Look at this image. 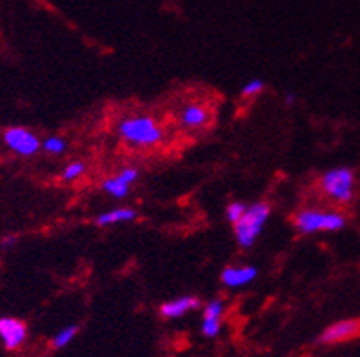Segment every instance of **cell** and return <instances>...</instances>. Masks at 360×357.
Wrapping results in <instances>:
<instances>
[{"label": "cell", "instance_id": "6da1fadb", "mask_svg": "<svg viewBox=\"0 0 360 357\" xmlns=\"http://www.w3.org/2000/svg\"><path fill=\"white\" fill-rule=\"evenodd\" d=\"M117 135L130 148H154L163 142L165 130L150 115H132L119 122Z\"/></svg>", "mask_w": 360, "mask_h": 357}, {"label": "cell", "instance_id": "7a4b0ae2", "mask_svg": "<svg viewBox=\"0 0 360 357\" xmlns=\"http://www.w3.org/2000/svg\"><path fill=\"white\" fill-rule=\"evenodd\" d=\"M269 215L271 206L267 203H264V201L247 204L245 213L233 224L236 243L242 248H251L252 244L258 241V237L262 236V231H264L265 222H267Z\"/></svg>", "mask_w": 360, "mask_h": 357}, {"label": "cell", "instance_id": "3957f363", "mask_svg": "<svg viewBox=\"0 0 360 357\" xmlns=\"http://www.w3.org/2000/svg\"><path fill=\"white\" fill-rule=\"evenodd\" d=\"M295 227L302 236H313V234H324V231L333 234L346 227V217L333 210L306 208L297 213Z\"/></svg>", "mask_w": 360, "mask_h": 357}, {"label": "cell", "instance_id": "277c9868", "mask_svg": "<svg viewBox=\"0 0 360 357\" xmlns=\"http://www.w3.org/2000/svg\"><path fill=\"white\" fill-rule=\"evenodd\" d=\"M320 191L337 204H349L355 197L356 179L349 168H331L322 173L319 181Z\"/></svg>", "mask_w": 360, "mask_h": 357}, {"label": "cell", "instance_id": "5b68a950", "mask_svg": "<svg viewBox=\"0 0 360 357\" xmlns=\"http://www.w3.org/2000/svg\"><path fill=\"white\" fill-rule=\"evenodd\" d=\"M2 139H4V144L8 146L13 154L20 155V157H33V155L41 151V139H39L32 130H27V128H8V130L4 131Z\"/></svg>", "mask_w": 360, "mask_h": 357}, {"label": "cell", "instance_id": "8992f818", "mask_svg": "<svg viewBox=\"0 0 360 357\" xmlns=\"http://www.w3.org/2000/svg\"><path fill=\"white\" fill-rule=\"evenodd\" d=\"M27 328L20 319L0 317V339L8 350L18 349L26 341Z\"/></svg>", "mask_w": 360, "mask_h": 357}, {"label": "cell", "instance_id": "52a82bcc", "mask_svg": "<svg viewBox=\"0 0 360 357\" xmlns=\"http://www.w3.org/2000/svg\"><path fill=\"white\" fill-rule=\"evenodd\" d=\"M225 303L221 299H210L203 308V319H201V332L205 337H216L221 332V317H224Z\"/></svg>", "mask_w": 360, "mask_h": 357}, {"label": "cell", "instance_id": "ba28073f", "mask_svg": "<svg viewBox=\"0 0 360 357\" xmlns=\"http://www.w3.org/2000/svg\"><path fill=\"white\" fill-rule=\"evenodd\" d=\"M360 334V321L356 319H344V321L333 323L331 326H328L322 335H320V341L326 344H335L342 343V341L352 339L355 335Z\"/></svg>", "mask_w": 360, "mask_h": 357}, {"label": "cell", "instance_id": "9c48e42d", "mask_svg": "<svg viewBox=\"0 0 360 357\" xmlns=\"http://www.w3.org/2000/svg\"><path fill=\"white\" fill-rule=\"evenodd\" d=\"M178 121L183 128L187 130H200L205 128L210 122V109L209 106L201 105V102H191V105L183 106L178 115Z\"/></svg>", "mask_w": 360, "mask_h": 357}, {"label": "cell", "instance_id": "30bf717a", "mask_svg": "<svg viewBox=\"0 0 360 357\" xmlns=\"http://www.w3.org/2000/svg\"><path fill=\"white\" fill-rule=\"evenodd\" d=\"M221 283L224 286L231 290L243 288V286L251 285L252 281L258 277V270L251 264H243V267H227L221 271Z\"/></svg>", "mask_w": 360, "mask_h": 357}, {"label": "cell", "instance_id": "8fae6325", "mask_svg": "<svg viewBox=\"0 0 360 357\" xmlns=\"http://www.w3.org/2000/svg\"><path fill=\"white\" fill-rule=\"evenodd\" d=\"M196 308H200V299L194 297V295H181V297L170 299V301L161 304L160 312L165 319H179Z\"/></svg>", "mask_w": 360, "mask_h": 357}, {"label": "cell", "instance_id": "7c38bea8", "mask_svg": "<svg viewBox=\"0 0 360 357\" xmlns=\"http://www.w3.org/2000/svg\"><path fill=\"white\" fill-rule=\"evenodd\" d=\"M137 219V212L130 206L123 208H112L108 212H103L97 215L96 224L97 227H114V224H124V222H132Z\"/></svg>", "mask_w": 360, "mask_h": 357}, {"label": "cell", "instance_id": "4fadbf2b", "mask_svg": "<svg viewBox=\"0 0 360 357\" xmlns=\"http://www.w3.org/2000/svg\"><path fill=\"white\" fill-rule=\"evenodd\" d=\"M101 188H103V191H105L106 195L114 197V199H124V197H128V194H130L132 184H128L123 177H119V173H115V175L105 179L103 184H101Z\"/></svg>", "mask_w": 360, "mask_h": 357}, {"label": "cell", "instance_id": "5bb4252c", "mask_svg": "<svg viewBox=\"0 0 360 357\" xmlns=\"http://www.w3.org/2000/svg\"><path fill=\"white\" fill-rule=\"evenodd\" d=\"M41 149H44L48 155H63L68 149V140L59 135H50L42 140Z\"/></svg>", "mask_w": 360, "mask_h": 357}, {"label": "cell", "instance_id": "9a60e30c", "mask_svg": "<svg viewBox=\"0 0 360 357\" xmlns=\"http://www.w3.org/2000/svg\"><path fill=\"white\" fill-rule=\"evenodd\" d=\"M77 334H79V326H75V325L64 326L63 330H59L57 334H55L53 341H51L53 349L60 350V349H64V346H68V344L72 343L75 337H77Z\"/></svg>", "mask_w": 360, "mask_h": 357}, {"label": "cell", "instance_id": "2e32d148", "mask_svg": "<svg viewBox=\"0 0 360 357\" xmlns=\"http://www.w3.org/2000/svg\"><path fill=\"white\" fill-rule=\"evenodd\" d=\"M86 173V163H82V161H72L70 164H66V168L60 173V179L66 182H73L81 179L82 175Z\"/></svg>", "mask_w": 360, "mask_h": 357}, {"label": "cell", "instance_id": "e0dca14e", "mask_svg": "<svg viewBox=\"0 0 360 357\" xmlns=\"http://www.w3.org/2000/svg\"><path fill=\"white\" fill-rule=\"evenodd\" d=\"M265 90V82L262 79H251V81H247L245 84L242 86V91H240V95L243 99H252V97L260 95L262 91Z\"/></svg>", "mask_w": 360, "mask_h": 357}, {"label": "cell", "instance_id": "ac0fdd59", "mask_svg": "<svg viewBox=\"0 0 360 357\" xmlns=\"http://www.w3.org/2000/svg\"><path fill=\"white\" fill-rule=\"evenodd\" d=\"M245 210H247L245 203H242V201H234V203H231L227 208H225V217H227V221L231 222V224H234V222L242 217L243 213H245Z\"/></svg>", "mask_w": 360, "mask_h": 357}, {"label": "cell", "instance_id": "d6986e66", "mask_svg": "<svg viewBox=\"0 0 360 357\" xmlns=\"http://www.w3.org/2000/svg\"><path fill=\"white\" fill-rule=\"evenodd\" d=\"M119 177H123L128 184H134L139 179V170L134 166H124L123 170H119Z\"/></svg>", "mask_w": 360, "mask_h": 357}, {"label": "cell", "instance_id": "ffe728a7", "mask_svg": "<svg viewBox=\"0 0 360 357\" xmlns=\"http://www.w3.org/2000/svg\"><path fill=\"white\" fill-rule=\"evenodd\" d=\"M15 241H17V239H15L13 236H8L6 239H2V246H4V248H9V246H13Z\"/></svg>", "mask_w": 360, "mask_h": 357}, {"label": "cell", "instance_id": "44dd1931", "mask_svg": "<svg viewBox=\"0 0 360 357\" xmlns=\"http://www.w3.org/2000/svg\"><path fill=\"white\" fill-rule=\"evenodd\" d=\"M288 105H292V102H295V95H288Z\"/></svg>", "mask_w": 360, "mask_h": 357}]
</instances>
